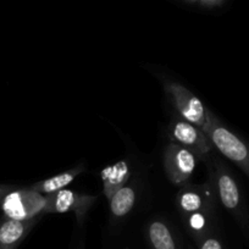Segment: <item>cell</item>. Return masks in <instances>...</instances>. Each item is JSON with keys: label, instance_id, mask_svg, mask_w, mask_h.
<instances>
[{"label": "cell", "instance_id": "obj_1", "mask_svg": "<svg viewBox=\"0 0 249 249\" xmlns=\"http://www.w3.org/2000/svg\"><path fill=\"white\" fill-rule=\"evenodd\" d=\"M209 181L214 187L216 198L222 207L233 215L242 229L249 232V214L242 191L229 167L219 159H207Z\"/></svg>", "mask_w": 249, "mask_h": 249}, {"label": "cell", "instance_id": "obj_2", "mask_svg": "<svg viewBox=\"0 0 249 249\" xmlns=\"http://www.w3.org/2000/svg\"><path fill=\"white\" fill-rule=\"evenodd\" d=\"M203 131L209 136L214 147L249 177V143L230 131L214 114Z\"/></svg>", "mask_w": 249, "mask_h": 249}, {"label": "cell", "instance_id": "obj_3", "mask_svg": "<svg viewBox=\"0 0 249 249\" xmlns=\"http://www.w3.org/2000/svg\"><path fill=\"white\" fill-rule=\"evenodd\" d=\"M47 202V196L36 192L30 187L6 193L0 200V209L5 219L26 221L44 214Z\"/></svg>", "mask_w": 249, "mask_h": 249}, {"label": "cell", "instance_id": "obj_4", "mask_svg": "<svg viewBox=\"0 0 249 249\" xmlns=\"http://www.w3.org/2000/svg\"><path fill=\"white\" fill-rule=\"evenodd\" d=\"M164 86L165 92H166L167 97L171 99L177 115L186 121L204 130L213 116L204 103L181 83L169 81Z\"/></svg>", "mask_w": 249, "mask_h": 249}, {"label": "cell", "instance_id": "obj_5", "mask_svg": "<svg viewBox=\"0 0 249 249\" xmlns=\"http://www.w3.org/2000/svg\"><path fill=\"white\" fill-rule=\"evenodd\" d=\"M167 135L171 142L190 149L199 160L209 159L213 148H215L209 136L202 128L186 121L178 115L172 117L170 121L167 126Z\"/></svg>", "mask_w": 249, "mask_h": 249}, {"label": "cell", "instance_id": "obj_6", "mask_svg": "<svg viewBox=\"0 0 249 249\" xmlns=\"http://www.w3.org/2000/svg\"><path fill=\"white\" fill-rule=\"evenodd\" d=\"M217 198L212 182L205 183H186L179 187L176 204L182 217L199 212H215Z\"/></svg>", "mask_w": 249, "mask_h": 249}, {"label": "cell", "instance_id": "obj_7", "mask_svg": "<svg viewBox=\"0 0 249 249\" xmlns=\"http://www.w3.org/2000/svg\"><path fill=\"white\" fill-rule=\"evenodd\" d=\"M198 157L190 149L170 142L164 150V170L167 178L175 186H183L188 183V179L197 167Z\"/></svg>", "mask_w": 249, "mask_h": 249}, {"label": "cell", "instance_id": "obj_8", "mask_svg": "<svg viewBox=\"0 0 249 249\" xmlns=\"http://www.w3.org/2000/svg\"><path fill=\"white\" fill-rule=\"evenodd\" d=\"M48 202L44 214H65L73 213L76 215L78 224H82L86 215L94 204L95 196L83 195L71 190H61L53 195L47 196Z\"/></svg>", "mask_w": 249, "mask_h": 249}, {"label": "cell", "instance_id": "obj_9", "mask_svg": "<svg viewBox=\"0 0 249 249\" xmlns=\"http://www.w3.org/2000/svg\"><path fill=\"white\" fill-rule=\"evenodd\" d=\"M38 221L39 217L26 221L5 217L4 220H0V249H18Z\"/></svg>", "mask_w": 249, "mask_h": 249}, {"label": "cell", "instance_id": "obj_10", "mask_svg": "<svg viewBox=\"0 0 249 249\" xmlns=\"http://www.w3.org/2000/svg\"><path fill=\"white\" fill-rule=\"evenodd\" d=\"M100 176H102L103 181V192L109 200L121 187L126 186L130 181V165L126 160L117 161L116 164H112L111 166L105 167Z\"/></svg>", "mask_w": 249, "mask_h": 249}, {"label": "cell", "instance_id": "obj_11", "mask_svg": "<svg viewBox=\"0 0 249 249\" xmlns=\"http://www.w3.org/2000/svg\"><path fill=\"white\" fill-rule=\"evenodd\" d=\"M145 237L152 249H179L174 231L162 219H154L148 224Z\"/></svg>", "mask_w": 249, "mask_h": 249}, {"label": "cell", "instance_id": "obj_12", "mask_svg": "<svg viewBox=\"0 0 249 249\" xmlns=\"http://www.w3.org/2000/svg\"><path fill=\"white\" fill-rule=\"evenodd\" d=\"M83 171H85V166L83 165H78V166L68 170V171H64L61 174L55 175V176L49 177V178H45L43 181L37 182V183L32 184L31 188L33 191H36V192L42 193L44 196L53 195L55 192L65 190L69 184L72 183L81 174H83Z\"/></svg>", "mask_w": 249, "mask_h": 249}, {"label": "cell", "instance_id": "obj_13", "mask_svg": "<svg viewBox=\"0 0 249 249\" xmlns=\"http://www.w3.org/2000/svg\"><path fill=\"white\" fill-rule=\"evenodd\" d=\"M136 200H137V187L135 182L121 187L109 199L111 216L116 220L127 216L135 207Z\"/></svg>", "mask_w": 249, "mask_h": 249}, {"label": "cell", "instance_id": "obj_14", "mask_svg": "<svg viewBox=\"0 0 249 249\" xmlns=\"http://www.w3.org/2000/svg\"><path fill=\"white\" fill-rule=\"evenodd\" d=\"M213 214L214 213L199 212L183 216L187 229L191 232L195 241L213 232Z\"/></svg>", "mask_w": 249, "mask_h": 249}, {"label": "cell", "instance_id": "obj_15", "mask_svg": "<svg viewBox=\"0 0 249 249\" xmlns=\"http://www.w3.org/2000/svg\"><path fill=\"white\" fill-rule=\"evenodd\" d=\"M198 249H224L221 241L213 232L196 239Z\"/></svg>", "mask_w": 249, "mask_h": 249}, {"label": "cell", "instance_id": "obj_16", "mask_svg": "<svg viewBox=\"0 0 249 249\" xmlns=\"http://www.w3.org/2000/svg\"><path fill=\"white\" fill-rule=\"evenodd\" d=\"M226 0H198V3L200 4V6L203 8H217V6H221Z\"/></svg>", "mask_w": 249, "mask_h": 249}, {"label": "cell", "instance_id": "obj_17", "mask_svg": "<svg viewBox=\"0 0 249 249\" xmlns=\"http://www.w3.org/2000/svg\"><path fill=\"white\" fill-rule=\"evenodd\" d=\"M13 190H14L13 186H9V184H0V200L3 199V197L6 195V193H9Z\"/></svg>", "mask_w": 249, "mask_h": 249}, {"label": "cell", "instance_id": "obj_18", "mask_svg": "<svg viewBox=\"0 0 249 249\" xmlns=\"http://www.w3.org/2000/svg\"><path fill=\"white\" fill-rule=\"evenodd\" d=\"M184 1H187V3H191V4L198 3V0H184Z\"/></svg>", "mask_w": 249, "mask_h": 249}, {"label": "cell", "instance_id": "obj_19", "mask_svg": "<svg viewBox=\"0 0 249 249\" xmlns=\"http://www.w3.org/2000/svg\"><path fill=\"white\" fill-rule=\"evenodd\" d=\"M124 249H127V248H124Z\"/></svg>", "mask_w": 249, "mask_h": 249}]
</instances>
